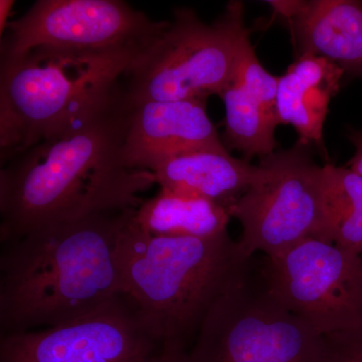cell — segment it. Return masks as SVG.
Returning a JSON list of instances; mask_svg holds the SVG:
<instances>
[{"label":"cell","mask_w":362,"mask_h":362,"mask_svg":"<svg viewBox=\"0 0 362 362\" xmlns=\"http://www.w3.org/2000/svg\"><path fill=\"white\" fill-rule=\"evenodd\" d=\"M134 211L90 214L2 244L1 335L70 322L122 296L119 240Z\"/></svg>","instance_id":"2"},{"label":"cell","mask_w":362,"mask_h":362,"mask_svg":"<svg viewBox=\"0 0 362 362\" xmlns=\"http://www.w3.org/2000/svg\"><path fill=\"white\" fill-rule=\"evenodd\" d=\"M14 6L13 0H1L0 1V35L6 32L7 25H9L8 16Z\"/></svg>","instance_id":"22"},{"label":"cell","mask_w":362,"mask_h":362,"mask_svg":"<svg viewBox=\"0 0 362 362\" xmlns=\"http://www.w3.org/2000/svg\"><path fill=\"white\" fill-rule=\"evenodd\" d=\"M350 140L356 150V154L349 162V168L362 177V132L352 133Z\"/></svg>","instance_id":"21"},{"label":"cell","mask_w":362,"mask_h":362,"mask_svg":"<svg viewBox=\"0 0 362 362\" xmlns=\"http://www.w3.org/2000/svg\"><path fill=\"white\" fill-rule=\"evenodd\" d=\"M298 142L261 157L249 188L230 209L243 226L239 240L252 257L278 256L308 238H321L325 166Z\"/></svg>","instance_id":"6"},{"label":"cell","mask_w":362,"mask_h":362,"mask_svg":"<svg viewBox=\"0 0 362 362\" xmlns=\"http://www.w3.org/2000/svg\"><path fill=\"white\" fill-rule=\"evenodd\" d=\"M230 218L228 207L166 188L143 201L134 213L143 232L160 237H216L228 232Z\"/></svg>","instance_id":"15"},{"label":"cell","mask_w":362,"mask_h":362,"mask_svg":"<svg viewBox=\"0 0 362 362\" xmlns=\"http://www.w3.org/2000/svg\"><path fill=\"white\" fill-rule=\"evenodd\" d=\"M132 105L120 84L0 170L2 244L90 214L136 209L156 181L124 156Z\"/></svg>","instance_id":"1"},{"label":"cell","mask_w":362,"mask_h":362,"mask_svg":"<svg viewBox=\"0 0 362 362\" xmlns=\"http://www.w3.org/2000/svg\"><path fill=\"white\" fill-rule=\"evenodd\" d=\"M320 239L362 256V177L350 168L325 165Z\"/></svg>","instance_id":"17"},{"label":"cell","mask_w":362,"mask_h":362,"mask_svg":"<svg viewBox=\"0 0 362 362\" xmlns=\"http://www.w3.org/2000/svg\"><path fill=\"white\" fill-rule=\"evenodd\" d=\"M233 81L242 85L269 109L276 111L279 77L271 75L261 65L251 42L245 49Z\"/></svg>","instance_id":"18"},{"label":"cell","mask_w":362,"mask_h":362,"mask_svg":"<svg viewBox=\"0 0 362 362\" xmlns=\"http://www.w3.org/2000/svg\"><path fill=\"white\" fill-rule=\"evenodd\" d=\"M134 213L119 240L124 295L163 349L188 351L214 304L246 282L252 257L228 232L211 238L148 235L136 225Z\"/></svg>","instance_id":"3"},{"label":"cell","mask_w":362,"mask_h":362,"mask_svg":"<svg viewBox=\"0 0 362 362\" xmlns=\"http://www.w3.org/2000/svg\"><path fill=\"white\" fill-rule=\"evenodd\" d=\"M147 362H192L187 350L163 349Z\"/></svg>","instance_id":"20"},{"label":"cell","mask_w":362,"mask_h":362,"mask_svg":"<svg viewBox=\"0 0 362 362\" xmlns=\"http://www.w3.org/2000/svg\"><path fill=\"white\" fill-rule=\"evenodd\" d=\"M290 21L300 56L310 54L362 76V4L352 0L301 1Z\"/></svg>","instance_id":"13"},{"label":"cell","mask_w":362,"mask_h":362,"mask_svg":"<svg viewBox=\"0 0 362 362\" xmlns=\"http://www.w3.org/2000/svg\"><path fill=\"white\" fill-rule=\"evenodd\" d=\"M162 349L122 295L70 322L1 335L0 362H147Z\"/></svg>","instance_id":"10"},{"label":"cell","mask_w":362,"mask_h":362,"mask_svg":"<svg viewBox=\"0 0 362 362\" xmlns=\"http://www.w3.org/2000/svg\"><path fill=\"white\" fill-rule=\"evenodd\" d=\"M131 105L124 156L132 168L149 171L156 162L178 152L223 144L207 114L206 100Z\"/></svg>","instance_id":"11"},{"label":"cell","mask_w":362,"mask_h":362,"mask_svg":"<svg viewBox=\"0 0 362 362\" xmlns=\"http://www.w3.org/2000/svg\"><path fill=\"white\" fill-rule=\"evenodd\" d=\"M344 71L320 57L303 54L279 77L276 114L279 125H291L304 145H323L330 100L339 90Z\"/></svg>","instance_id":"14"},{"label":"cell","mask_w":362,"mask_h":362,"mask_svg":"<svg viewBox=\"0 0 362 362\" xmlns=\"http://www.w3.org/2000/svg\"><path fill=\"white\" fill-rule=\"evenodd\" d=\"M143 49L37 47L0 61L1 164L108 97Z\"/></svg>","instance_id":"4"},{"label":"cell","mask_w":362,"mask_h":362,"mask_svg":"<svg viewBox=\"0 0 362 362\" xmlns=\"http://www.w3.org/2000/svg\"><path fill=\"white\" fill-rule=\"evenodd\" d=\"M256 170L257 165L246 159L230 156L223 144L185 150L149 168L160 188L202 197L230 211L249 188Z\"/></svg>","instance_id":"12"},{"label":"cell","mask_w":362,"mask_h":362,"mask_svg":"<svg viewBox=\"0 0 362 362\" xmlns=\"http://www.w3.org/2000/svg\"><path fill=\"white\" fill-rule=\"evenodd\" d=\"M324 351L323 335L249 277L214 304L188 354L192 362H324Z\"/></svg>","instance_id":"7"},{"label":"cell","mask_w":362,"mask_h":362,"mask_svg":"<svg viewBox=\"0 0 362 362\" xmlns=\"http://www.w3.org/2000/svg\"><path fill=\"white\" fill-rule=\"evenodd\" d=\"M263 283L281 304L321 335L362 323V256L308 238L266 257Z\"/></svg>","instance_id":"8"},{"label":"cell","mask_w":362,"mask_h":362,"mask_svg":"<svg viewBox=\"0 0 362 362\" xmlns=\"http://www.w3.org/2000/svg\"><path fill=\"white\" fill-rule=\"evenodd\" d=\"M324 362H362V323L324 335Z\"/></svg>","instance_id":"19"},{"label":"cell","mask_w":362,"mask_h":362,"mask_svg":"<svg viewBox=\"0 0 362 362\" xmlns=\"http://www.w3.org/2000/svg\"><path fill=\"white\" fill-rule=\"evenodd\" d=\"M121 0H39L1 35L0 61L37 47H145L168 25Z\"/></svg>","instance_id":"9"},{"label":"cell","mask_w":362,"mask_h":362,"mask_svg":"<svg viewBox=\"0 0 362 362\" xmlns=\"http://www.w3.org/2000/svg\"><path fill=\"white\" fill-rule=\"evenodd\" d=\"M250 42L242 2L228 4L211 25L192 9L176 8L173 21L124 74L126 96L131 104L220 96Z\"/></svg>","instance_id":"5"},{"label":"cell","mask_w":362,"mask_h":362,"mask_svg":"<svg viewBox=\"0 0 362 362\" xmlns=\"http://www.w3.org/2000/svg\"><path fill=\"white\" fill-rule=\"evenodd\" d=\"M220 97L226 108V148L239 150L247 161L252 156L261 158L277 150L276 111L269 109L235 81Z\"/></svg>","instance_id":"16"}]
</instances>
